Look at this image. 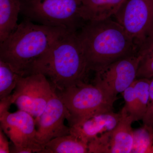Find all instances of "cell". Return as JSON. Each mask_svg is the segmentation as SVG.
<instances>
[{"label":"cell","instance_id":"obj_1","mask_svg":"<svg viewBox=\"0 0 153 153\" xmlns=\"http://www.w3.org/2000/svg\"><path fill=\"white\" fill-rule=\"evenodd\" d=\"M76 34L89 71L95 72L138 53L133 41L123 27L111 18L86 22Z\"/></svg>","mask_w":153,"mask_h":153},{"label":"cell","instance_id":"obj_2","mask_svg":"<svg viewBox=\"0 0 153 153\" xmlns=\"http://www.w3.org/2000/svg\"><path fill=\"white\" fill-rule=\"evenodd\" d=\"M68 32L63 28L36 25L25 19L0 44V60L20 76H27L33 63Z\"/></svg>","mask_w":153,"mask_h":153},{"label":"cell","instance_id":"obj_3","mask_svg":"<svg viewBox=\"0 0 153 153\" xmlns=\"http://www.w3.org/2000/svg\"><path fill=\"white\" fill-rule=\"evenodd\" d=\"M76 32H68L59 38L33 63L28 75L44 74L58 91L85 81L89 71Z\"/></svg>","mask_w":153,"mask_h":153},{"label":"cell","instance_id":"obj_4","mask_svg":"<svg viewBox=\"0 0 153 153\" xmlns=\"http://www.w3.org/2000/svg\"><path fill=\"white\" fill-rule=\"evenodd\" d=\"M81 7V0H22L21 12L31 22L76 32L86 22Z\"/></svg>","mask_w":153,"mask_h":153},{"label":"cell","instance_id":"obj_5","mask_svg":"<svg viewBox=\"0 0 153 153\" xmlns=\"http://www.w3.org/2000/svg\"><path fill=\"white\" fill-rule=\"evenodd\" d=\"M56 91L68 110L69 116L67 120L70 126L95 113L113 109L114 102L97 86L85 81Z\"/></svg>","mask_w":153,"mask_h":153},{"label":"cell","instance_id":"obj_6","mask_svg":"<svg viewBox=\"0 0 153 153\" xmlns=\"http://www.w3.org/2000/svg\"><path fill=\"white\" fill-rule=\"evenodd\" d=\"M113 17L131 38L138 52L153 36V0H126Z\"/></svg>","mask_w":153,"mask_h":153},{"label":"cell","instance_id":"obj_7","mask_svg":"<svg viewBox=\"0 0 153 153\" xmlns=\"http://www.w3.org/2000/svg\"><path fill=\"white\" fill-rule=\"evenodd\" d=\"M1 128L13 143L10 153H42L44 146L36 138L35 118L29 113L19 110L0 114Z\"/></svg>","mask_w":153,"mask_h":153},{"label":"cell","instance_id":"obj_8","mask_svg":"<svg viewBox=\"0 0 153 153\" xmlns=\"http://www.w3.org/2000/svg\"><path fill=\"white\" fill-rule=\"evenodd\" d=\"M140 60L138 53L118 60L95 71L94 84L112 102L137 78Z\"/></svg>","mask_w":153,"mask_h":153},{"label":"cell","instance_id":"obj_9","mask_svg":"<svg viewBox=\"0 0 153 153\" xmlns=\"http://www.w3.org/2000/svg\"><path fill=\"white\" fill-rule=\"evenodd\" d=\"M69 116L68 110L55 89L44 111L35 120L38 126L36 138L39 143L44 147L52 139L70 134V127L64 124Z\"/></svg>","mask_w":153,"mask_h":153},{"label":"cell","instance_id":"obj_10","mask_svg":"<svg viewBox=\"0 0 153 153\" xmlns=\"http://www.w3.org/2000/svg\"><path fill=\"white\" fill-rule=\"evenodd\" d=\"M120 117V112L116 113L112 109L98 111L69 127L70 134L88 145L96 138L112 131Z\"/></svg>","mask_w":153,"mask_h":153},{"label":"cell","instance_id":"obj_11","mask_svg":"<svg viewBox=\"0 0 153 153\" xmlns=\"http://www.w3.org/2000/svg\"><path fill=\"white\" fill-rule=\"evenodd\" d=\"M119 122L111 131L110 153H131L134 141V130L131 117L123 109Z\"/></svg>","mask_w":153,"mask_h":153},{"label":"cell","instance_id":"obj_12","mask_svg":"<svg viewBox=\"0 0 153 153\" xmlns=\"http://www.w3.org/2000/svg\"><path fill=\"white\" fill-rule=\"evenodd\" d=\"M126 0H81V15L85 21L111 18Z\"/></svg>","mask_w":153,"mask_h":153},{"label":"cell","instance_id":"obj_13","mask_svg":"<svg viewBox=\"0 0 153 153\" xmlns=\"http://www.w3.org/2000/svg\"><path fill=\"white\" fill-rule=\"evenodd\" d=\"M30 75L33 89L32 115L36 120L44 111L55 89L44 74L38 73Z\"/></svg>","mask_w":153,"mask_h":153},{"label":"cell","instance_id":"obj_14","mask_svg":"<svg viewBox=\"0 0 153 153\" xmlns=\"http://www.w3.org/2000/svg\"><path fill=\"white\" fill-rule=\"evenodd\" d=\"M21 8L22 0H0V44L17 27Z\"/></svg>","mask_w":153,"mask_h":153},{"label":"cell","instance_id":"obj_15","mask_svg":"<svg viewBox=\"0 0 153 153\" xmlns=\"http://www.w3.org/2000/svg\"><path fill=\"white\" fill-rule=\"evenodd\" d=\"M42 153H88V145L72 134L52 139Z\"/></svg>","mask_w":153,"mask_h":153},{"label":"cell","instance_id":"obj_16","mask_svg":"<svg viewBox=\"0 0 153 153\" xmlns=\"http://www.w3.org/2000/svg\"><path fill=\"white\" fill-rule=\"evenodd\" d=\"M13 104L20 110L32 115L33 104V89L31 75L19 76L14 93L11 94Z\"/></svg>","mask_w":153,"mask_h":153},{"label":"cell","instance_id":"obj_17","mask_svg":"<svg viewBox=\"0 0 153 153\" xmlns=\"http://www.w3.org/2000/svg\"><path fill=\"white\" fill-rule=\"evenodd\" d=\"M151 79L136 78L133 83L137 102V120H143L147 110Z\"/></svg>","mask_w":153,"mask_h":153},{"label":"cell","instance_id":"obj_18","mask_svg":"<svg viewBox=\"0 0 153 153\" xmlns=\"http://www.w3.org/2000/svg\"><path fill=\"white\" fill-rule=\"evenodd\" d=\"M131 153H153V128L143 124L134 130Z\"/></svg>","mask_w":153,"mask_h":153},{"label":"cell","instance_id":"obj_19","mask_svg":"<svg viewBox=\"0 0 153 153\" xmlns=\"http://www.w3.org/2000/svg\"><path fill=\"white\" fill-rule=\"evenodd\" d=\"M140 60L137 78H153V36L139 50Z\"/></svg>","mask_w":153,"mask_h":153},{"label":"cell","instance_id":"obj_20","mask_svg":"<svg viewBox=\"0 0 153 153\" xmlns=\"http://www.w3.org/2000/svg\"><path fill=\"white\" fill-rule=\"evenodd\" d=\"M19 76L7 63L0 60V100L11 95L16 86Z\"/></svg>","mask_w":153,"mask_h":153},{"label":"cell","instance_id":"obj_21","mask_svg":"<svg viewBox=\"0 0 153 153\" xmlns=\"http://www.w3.org/2000/svg\"><path fill=\"white\" fill-rule=\"evenodd\" d=\"M133 82L122 94L125 103L123 109L135 122L137 121V102Z\"/></svg>","mask_w":153,"mask_h":153},{"label":"cell","instance_id":"obj_22","mask_svg":"<svg viewBox=\"0 0 153 153\" xmlns=\"http://www.w3.org/2000/svg\"><path fill=\"white\" fill-rule=\"evenodd\" d=\"M143 124L153 128V78L151 79L149 88V99L147 110L143 119Z\"/></svg>","mask_w":153,"mask_h":153},{"label":"cell","instance_id":"obj_23","mask_svg":"<svg viewBox=\"0 0 153 153\" xmlns=\"http://www.w3.org/2000/svg\"><path fill=\"white\" fill-rule=\"evenodd\" d=\"M2 129L0 128V153H10L9 142Z\"/></svg>","mask_w":153,"mask_h":153}]
</instances>
